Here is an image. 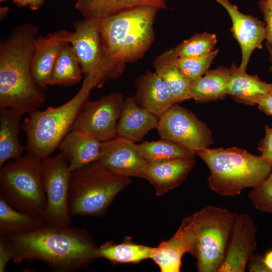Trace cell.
<instances>
[{
  "label": "cell",
  "instance_id": "1",
  "mask_svg": "<svg viewBox=\"0 0 272 272\" xmlns=\"http://www.w3.org/2000/svg\"><path fill=\"white\" fill-rule=\"evenodd\" d=\"M12 260H39L54 272H75L96 259L97 246L85 229L45 223L36 230L5 236Z\"/></svg>",
  "mask_w": 272,
  "mask_h": 272
},
{
  "label": "cell",
  "instance_id": "2",
  "mask_svg": "<svg viewBox=\"0 0 272 272\" xmlns=\"http://www.w3.org/2000/svg\"><path fill=\"white\" fill-rule=\"evenodd\" d=\"M38 27L30 23L17 26L0 43V107L28 114L44 104L43 88L34 81L30 66Z\"/></svg>",
  "mask_w": 272,
  "mask_h": 272
},
{
  "label": "cell",
  "instance_id": "3",
  "mask_svg": "<svg viewBox=\"0 0 272 272\" xmlns=\"http://www.w3.org/2000/svg\"><path fill=\"white\" fill-rule=\"evenodd\" d=\"M208 167L210 189L222 196L239 194L245 188L261 184L272 171V165L261 156L236 147L193 152Z\"/></svg>",
  "mask_w": 272,
  "mask_h": 272
},
{
  "label": "cell",
  "instance_id": "4",
  "mask_svg": "<svg viewBox=\"0 0 272 272\" xmlns=\"http://www.w3.org/2000/svg\"><path fill=\"white\" fill-rule=\"evenodd\" d=\"M159 10L142 6L98 19L101 39L111 60L125 64L144 55L154 40L153 25Z\"/></svg>",
  "mask_w": 272,
  "mask_h": 272
},
{
  "label": "cell",
  "instance_id": "5",
  "mask_svg": "<svg viewBox=\"0 0 272 272\" xmlns=\"http://www.w3.org/2000/svg\"><path fill=\"white\" fill-rule=\"evenodd\" d=\"M95 87L96 78L86 77L77 93L66 103L28 114L21 124L27 138V153L41 160L58 148Z\"/></svg>",
  "mask_w": 272,
  "mask_h": 272
},
{
  "label": "cell",
  "instance_id": "6",
  "mask_svg": "<svg viewBox=\"0 0 272 272\" xmlns=\"http://www.w3.org/2000/svg\"><path fill=\"white\" fill-rule=\"evenodd\" d=\"M130 182L98 161L71 171L69 208L71 217H101L116 196Z\"/></svg>",
  "mask_w": 272,
  "mask_h": 272
},
{
  "label": "cell",
  "instance_id": "7",
  "mask_svg": "<svg viewBox=\"0 0 272 272\" xmlns=\"http://www.w3.org/2000/svg\"><path fill=\"white\" fill-rule=\"evenodd\" d=\"M237 214L208 205L190 216L194 235L192 256L197 271L217 272L229 242Z\"/></svg>",
  "mask_w": 272,
  "mask_h": 272
},
{
  "label": "cell",
  "instance_id": "8",
  "mask_svg": "<svg viewBox=\"0 0 272 272\" xmlns=\"http://www.w3.org/2000/svg\"><path fill=\"white\" fill-rule=\"evenodd\" d=\"M0 196L20 211L42 215L46 208L41 160L28 153L0 169Z\"/></svg>",
  "mask_w": 272,
  "mask_h": 272
},
{
  "label": "cell",
  "instance_id": "9",
  "mask_svg": "<svg viewBox=\"0 0 272 272\" xmlns=\"http://www.w3.org/2000/svg\"><path fill=\"white\" fill-rule=\"evenodd\" d=\"M74 27L70 43L76 52L84 77H95L97 87L119 77L125 64L114 62L109 58L101 39L98 19H84L75 22Z\"/></svg>",
  "mask_w": 272,
  "mask_h": 272
},
{
  "label": "cell",
  "instance_id": "10",
  "mask_svg": "<svg viewBox=\"0 0 272 272\" xmlns=\"http://www.w3.org/2000/svg\"><path fill=\"white\" fill-rule=\"evenodd\" d=\"M41 170L46 200L43 214L45 222L71 225L69 194L71 171L67 161L60 152L49 155L41 160Z\"/></svg>",
  "mask_w": 272,
  "mask_h": 272
},
{
  "label": "cell",
  "instance_id": "11",
  "mask_svg": "<svg viewBox=\"0 0 272 272\" xmlns=\"http://www.w3.org/2000/svg\"><path fill=\"white\" fill-rule=\"evenodd\" d=\"M157 129L161 139L178 143L193 152L208 148L213 142L208 126L178 103L159 118Z\"/></svg>",
  "mask_w": 272,
  "mask_h": 272
},
{
  "label": "cell",
  "instance_id": "12",
  "mask_svg": "<svg viewBox=\"0 0 272 272\" xmlns=\"http://www.w3.org/2000/svg\"><path fill=\"white\" fill-rule=\"evenodd\" d=\"M124 102L122 94L119 92L110 93L94 101L88 100L71 130L83 131L101 142L116 137L117 124Z\"/></svg>",
  "mask_w": 272,
  "mask_h": 272
},
{
  "label": "cell",
  "instance_id": "13",
  "mask_svg": "<svg viewBox=\"0 0 272 272\" xmlns=\"http://www.w3.org/2000/svg\"><path fill=\"white\" fill-rule=\"evenodd\" d=\"M257 227L250 215L237 214L224 259L217 272H244L257 248Z\"/></svg>",
  "mask_w": 272,
  "mask_h": 272
},
{
  "label": "cell",
  "instance_id": "14",
  "mask_svg": "<svg viewBox=\"0 0 272 272\" xmlns=\"http://www.w3.org/2000/svg\"><path fill=\"white\" fill-rule=\"evenodd\" d=\"M97 161L117 175L145 179L148 162L137 151L135 142L128 139L117 136L102 142Z\"/></svg>",
  "mask_w": 272,
  "mask_h": 272
},
{
  "label": "cell",
  "instance_id": "15",
  "mask_svg": "<svg viewBox=\"0 0 272 272\" xmlns=\"http://www.w3.org/2000/svg\"><path fill=\"white\" fill-rule=\"evenodd\" d=\"M214 1L223 7L231 17L233 36L241 50V61L239 67L241 71H246L252 52L262 47V43L265 39V23L258 18L241 13L229 0Z\"/></svg>",
  "mask_w": 272,
  "mask_h": 272
},
{
  "label": "cell",
  "instance_id": "16",
  "mask_svg": "<svg viewBox=\"0 0 272 272\" xmlns=\"http://www.w3.org/2000/svg\"><path fill=\"white\" fill-rule=\"evenodd\" d=\"M73 34L61 29L45 37L36 38L30 70L33 79L43 89L50 85L56 58L63 47L70 42Z\"/></svg>",
  "mask_w": 272,
  "mask_h": 272
},
{
  "label": "cell",
  "instance_id": "17",
  "mask_svg": "<svg viewBox=\"0 0 272 272\" xmlns=\"http://www.w3.org/2000/svg\"><path fill=\"white\" fill-rule=\"evenodd\" d=\"M194 235L190 216L183 219L179 228L169 240L155 247L151 257L162 272H179L181 259L186 253L192 255Z\"/></svg>",
  "mask_w": 272,
  "mask_h": 272
},
{
  "label": "cell",
  "instance_id": "18",
  "mask_svg": "<svg viewBox=\"0 0 272 272\" xmlns=\"http://www.w3.org/2000/svg\"><path fill=\"white\" fill-rule=\"evenodd\" d=\"M195 163L194 157L148 163L145 179L161 196L179 186L187 178Z\"/></svg>",
  "mask_w": 272,
  "mask_h": 272
},
{
  "label": "cell",
  "instance_id": "19",
  "mask_svg": "<svg viewBox=\"0 0 272 272\" xmlns=\"http://www.w3.org/2000/svg\"><path fill=\"white\" fill-rule=\"evenodd\" d=\"M159 119L138 105L133 98L127 97L117 122V135L134 142L142 141L150 130L157 128Z\"/></svg>",
  "mask_w": 272,
  "mask_h": 272
},
{
  "label": "cell",
  "instance_id": "20",
  "mask_svg": "<svg viewBox=\"0 0 272 272\" xmlns=\"http://www.w3.org/2000/svg\"><path fill=\"white\" fill-rule=\"evenodd\" d=\"M101 145V142L83 131L71 130L58 148L72 171L97 161Z\"/></svg>",
  "mask_w": 272,
  "mask_h": 272
},
{
  "label": "cell",
  "instance_id": "21",
  "mask_svg": "<svg viewBox=\"0 0 272 272\" xmlns=\"http://www.w3.org/2000/svg\"><path fill=\"white\" fill-rule=\"evenodd\" d=\"M136 86L133 98L135 102L159 118L174 104L168 88L156 72L141 76Z\"/></svg>",
  "mask_w": 272,
  "mask_h": 272
},
{
  "label": "cell",
  "instance_id": "22",
  "mask_svg": "<svg viewBox=\"0 0 272 272\" xmlns=\"http://www.w3.org/2000/svg\"><path fill=\"white\" fill-rule=\"evenodd\" d=\"M177 58L172 48L159 55L154 61L155 72L168 88L174 104L191 99V83L180 72Z\"/></svg>",
  "mask_w": 272,
  "mask_h": 272
},
{
  "label": "cell",
  "instance_id": "23",
  "mask_svg": "<svg viewBox=\"0 0 272 272\" xmlns=\"http://www.w3.org/2000/svg\"><path fill=\"white\" fill-rule=\"evenodd\" d=\"M24 114L16 109L0 107V167L10 160L22 157L26 149L19 138Z\"/></svg>",
  "mask_w": 272,
  "mask_h": 272
},
{
  "label": "cell",
  "instance_id": "24",
  "mask_svg": "<svg viewBox=\"0 0 272 272\" xmlns=\"http://www.w3.org/2000/svg\"><path fill=\"white\" fill-rule=\"evenodd\" d=\"M229 69L228 95L240 103L255 105L271 88V83L241 71L234 62Z\"/></svg>",
  "mask_w": 272,
  "mask_h": 272
},
{
  "label": "cell",
  "instance_id": "25",
  "mask_svg": "<svg viewBox=\"0 0 272 272\" xmlns=\"http://www.w3.org/2000/svg\"><path fill=\"white\" fill-rule=\"evenodd\" d=\"M166 2V0H77L75 7L84 19H99L142 6L165 10Z\"/></svg>",
  "mask_w": 272,
  "mask_h": 272
},
{
  "label": "cell",
  "instance_id": "26",
  "mask_svg": "<svg viewBox=\"0 0 272 272\" xmlns=\"http://www.w3.org/2000/svg\"><path fill=\"white\" fill-rule=\"evenodd\" d=\"M230 73L229 69L221 66L207 71L191 82V99L203 103L224 98L228 95Z\"/></svg>",
  "mask_w": 272,
  "mask_h": 272
},
{
  "label": "cell",
  "instance_id": "27",
  "mask_svg": "<svg viewBox=\"0 0 272 272\" xmlns=\"http://www.w3.org/2000/svg\"><path fill=\"white\" fill-rule=\"evenodd\" d=\"M45 223L42 215L16 210L0 196V236L30 232Z\"/></svg>",
  "mask_w": 272,
  "mask_h": 272
},
{
  "label": "cell",
  "instance_id": "28",
  "mask_svg": "<svg viewBox=\"0 0 272 272\" xmlns=\"http://www.w3.org/2000/svg\"><path fill=\"white\" fill-rule=\"evenodd\" d=\"M155 248L129 241L119 244L110 241L97 247L95 257L105 258L114 263H137L151 258Z\"/></svg>",
  "mask_w": 272,
  "mask_h": 272
},
{
  "label": "cell",
  "instance_id": "29",
  "mask_svg": "<svg viewBox=\"0 0 272 272\" xmlns=\"http://www.w3.org/2000/svg\"><path fill=\"white\" fill-rule=\"evenodd\" d=\"M83 72L76 52L70 43L59 53L54 64L50 85L70 86L79 83Z\"/></svg>",
  "mask_w": 272,
  "mask_h": 272
},
{
  "label": "cell",
  "instance_id": "30",
  "mask_svg": "<svg viewBox=\"0 0 272 272\" xmlns=\"http://www.w3.org/2000/svg\"><path fill=\"white\" fill-rule=\"evenodd\" d=\"M136 148L139 154L148 163L194 157L195 155L192 151L186 147L163 139L136 144Z\"/></svg>",
  "mask_w": 272,
  "mask_h": 272
},
{
  "label": "cell",
  "instance_id": "31",
  "mask_svg": "<svg viewBox=\"0 0 272 272\" xmlns=\"http://www.w3.org/2000/svg\"><path fill=\"white\" fill-rule=\"evenodd\" d=\"M217 43L216 35L205 32L196 34L174 48L180 58L198 57L213 51Z\"/></svg>",
  "mask_w": 272,
  "mask_h": 272
},
{
  "label": "cell",
  "instance_id": "32",
  "mask_svg": "<svg viewBox=\"0 0 272 272\" xmlns=\"http://www.w3.org/2000/svg\"><path fill=\"white\" fill-rule=\"evenodd\" d=\"M218 49L194 57H178L177 64L184 77L190 83L200 78L208 71L217 56Z\"/></svg>",
  "mask_w": 272,
  "mask_h": 272
},
{
  "label": "cell",
  "instance_id": "33",
  "mask_svg": "<svg viewBox=\"0 0 272 272\" xmlns=\"http://www.w3.org/2000/svg\"><path fill=\"white\" fill-rule=\"evenodd\" d=\"M248 197L257 210L272 214V171L261 184L250 191Z\"/></svg>",
  "mask_w": 272,
  "mask_h": 272
},
{
  "label": "cell",
  "instance_id": "34",
  "mask_svg": "<svg viewBox=\"0 0 272 272\" xmlns=\"http://www.w3.org/2000/svg\"><path fill=\"white\" fill-rule=\"evenodd\" d=\"M258 4L265 21V39L272 46V0H259Z\"/></svg>",
  "mask_w": 272,
  "mask_h": 272
},
{
  "label": "cell",
  "instance_id": "35",
  "mask_svg": "<svg viewBox=\"0 0 272 272\" xmlns=\"http://www.w3.org/2000/svg\"><path fill=\"white\" fill-rule=\"evenodd\" d=\"M265 135L260 141L258 150L265 160L272 165V127H264Z\"/></svg>",
  "mask_w": 272,
  "mask_h": 272
},
{
  "label": "cell",
  "instance_id": "36",
  "mask_svg": "<svg viewBox=\"0 0 272 272\" xmlns=\"http://www.w3.org/2000/svg\"><path fill=\"white\" fill-rule=\"evenodd\" d=\"M12 259V256L8 247L5 236H0V272L7 271L9 261Z\"/></svg>",
  "mask_w": 272,
  "mask_h": 272
},
{
  "label": "cell",
  "instance_id": "37",
  "mask_svg": "<svg viewBox=\"0 0 272 272\" xmlns=\"http://www.w3.org/2000/svg\"><path fill=\"white\" fill-rule=\"evenodd\" d=\"M258 108L267 115L272 116V82L269 91L257 102Z\"/></svg>",
  "mask_w": 272,
  "mask_h": 272
},
{
  "label": "cell",
  "instance_id": "38",
  "mask_svg": "<svg viewBox=\"0 0 272 272\" xmlns=\"http://www.w3.org/2000/svg\"><path fill=\"white\" fill-rule=\"evenodd\" d=\"M249 262V270L251 272H268L263 259L259 255H253Z\"/></svg>",
  "mask_w": 272,
  "mask_h": 272
},
{
  "label": "cell",
  "instance_id": "39",
  "mask_svg": "<svg viewBox=\"0 0 272 272\" xmlns=\"http://www.w3.org/2000/svg\"><path fill=\"white\" fill-rule=\"evenodd\" d=\"M9 0H0L1 2ZM17 6L28 7L32 10H38L44 4V0H11Z\"/></svg>",
  "mask_w": 272,
  "mask_h": 272
},
{
  "label": "cell",
  "instance_id": "40",
  "mask_svg": "<svg viewBox=\"0 0 272 272\" xmlns=\"http://www.w3.org/2000/svg\"><path fill=\"white\" fill-rule=\"evenodd\" d=\"M263 259L268 272H272V250L265 254Z\"/></svg>",
  "mask_w": 272,
  "mask_h": 272
},
{
  "label": "cell",
  "instance_id": "41",
  "mask_svg": "<svg viewBox=\"0 0 272 272\" xmlns=\"http://www.w3.org/2000/svg\"><path fill=\"white\" fill-rule=\"evenodd\" d=\"M265 45L269 52L268 59L271 64L270 66H269V70L272 72V46L266 42L265 43Z\"/></svg>",
  "mask_w": 272,
  "mask_h": 272
}]
</instances>
